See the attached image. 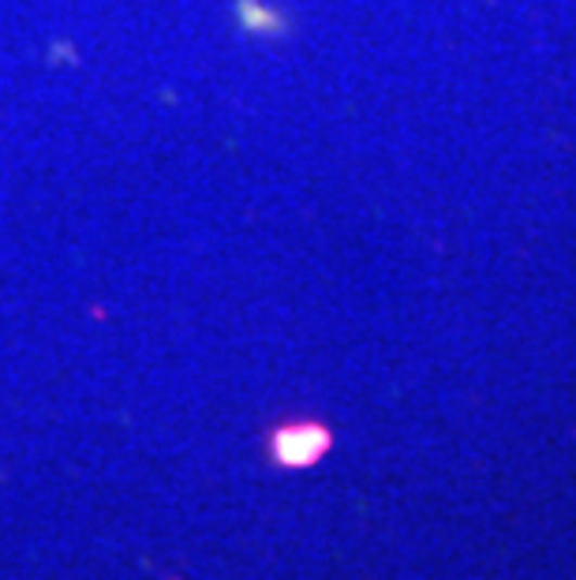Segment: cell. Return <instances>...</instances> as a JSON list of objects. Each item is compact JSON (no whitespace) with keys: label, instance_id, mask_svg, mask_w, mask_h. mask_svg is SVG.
<instances>
[{"label":"cell","instance_id":"7a4b0ae2","mask_svg":"<svg viewBox=\"0 0 576 580\" xmlns=\"http://www.w3.org/2000/svg\"><path fill=\"white\" fill-rule=\"evenodd\" d=\"M232 15H236L240 35L258 38V41L289 38V30H292L289 15L281 12L278 4H270V0H236V4H232Z\"/></svg>","mask_w":576,"mask_h":580},{"label":"cell","instance_id":"6da1fadb","mask_svg":"<svg viewBox=\"0 0 576 580\" xmlns=\"http://www.w3.org/2000/svg\"><path fill=\"white\" fill-rule=\"evenodd\" d=\"M333 431L319 419H289L270 431V461L278 468H315L330 453Z\"/></svg>","mask_w":576,"mask_h":580}]
</instances>
